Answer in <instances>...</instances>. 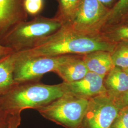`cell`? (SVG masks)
I'll use <instances>...</instances> for the list:
<instances>
[{
  "instance_id": "cell-20",
  "label": "cell",
  "mask_w": 128,
  "mask_h": 128,
  "mask_svg": "<svg viewBox=\"0 0 128 128\" xmlns=\"http://www.w3.org/2000/svg\"><path fill=\"white\" fill-rule=\"evenodd\" d=\"M12 115L5 110L0 98V128H8Z\"/></svg>"
},
{
  "instance_id": "cell-11",
  "label": "cell",
  "mask_w": 128,
  "mask_h": 128,
  "mask_svg": "<svg viewBox=\"0 0 128 128\" xmlns=\"http://www.w3.org/2000/svg\"><path fill=\"white\" fill-rule=\"evenodd\" d=\"M82 58L89 72L104 78L114 67L109 52L97 51L82 55Z\"/></svg>"
},
{
  "instance_id": "cell-21",
  "label": "cell",
  "mask_w": 128,
  "mask_h": 128,
  "mask_svg": "<svg viewBox=\"0 0 128 128\" xmlns=\"http://www.w3.org/2000/svg\"><path fill=\"white\" fill-rule=\"evenodd\" d=\"M111 98L120 110L128 107V90L121 94Z\"/></svg>"
},
{
  "instance_id": "cell-12",
  "label": "cell",
  "mask_w": 128,
  "mask_h": 128,
  "mask_svg": "<svg viewBox=\"0 0 128 128\" xmlns=\"http://www.w3.org/2000/svg\"><path fill=\"white\" fill-rule=\"evenodd\" d=\"M104 83L108 96H118L128 90V74L123 69L114 66L105 76Z\"/></svg>"
},
{
  "instance_id": "cell-1",
  "label": "cell",
  "mask_w": 128,
  "mask_h": 128,
  "mask_svg": "<svg viewBox=\"0 0 128 128\" xmlns=\"http://www.w3.org/2000/svg\"><path fill=\"white\" fill-rule=\"evenodd\" d=\"M116 44L107 40L101 34H81L63 25L58 31L41 40L33 48L17 52L25 56H59L84 55L97 51L112 53Z\"/></svg>"
},
{
  "instance_id": "cell-3",
  "label": "cell",
  "mask_w": 128,
  "mask_h": 128,
  "mask_svg": "<svg viewBox=\"0 0 128 128\" xmlns=\"http://www.w3.org/2000/svg\"><path fill=\"white\" fill-rule=\"evenodd\" d=\"M62 26V22L55 17H36L15 26L0 40V44L16 52L25 50L58 31Z\"/></svg>"
},
{
  "instance_id": "cell-26",
  "label": "cell",
  "mask_w": 128,
  "mask_h": 128,
  "mask_svg": "<svg viewBox=\"0 0 128 128\" xmlns=\"http://www.w3.org/2000/svg\"><path fill=\"white\" fill-rule=\"evenodd\" d=\"M126 22L128 23V17L127 18V20H126Z\"/></svg>"
},
{
  "instance_id": "cell-19",
  "label": "cell",
  "mask_w": 128,
  "mask_h": 128,
  "mask_svg": "<svg viewBox=\"0 0 128 128\" xmlns=\"http://www.w3.org/2000/svg\"><path fill=\"white\" fill-rule=\"evenodd\" d=\"M110 128H128V107L120 110Z\"/></svg>"
},
{
  "instance_id": "cell-14",
  "label": "cell",
  "mask_w": 128,
  "mask_h": 128,
  "mask_svg": "<svg viewBox=\"0 0 128 128\" xmlns=\"http://www.w3.org/2000/svg\"><path fill=\"white\" fill-rule=\"evenodd\" d=\"M58 10L55 18L62 22L63 25L70 20L81 0H56Z\"/></svg>"
},
{
  "instance_id": "cell-17",
  "label": "cell",
  "mask_w": 128,
  "mask_h": 128,
  "mask_svg": "<svg viewBox=\"0 0 128 128\" xmlns=\"http://www.w3.org/2000/svg\"><path fill=\"white\" fill-rule=\"evenodd\" d=\"M101 34L107 40L112 43L117 44L122 42L128 43V25L111 28Z\"/></svg>"
},
{
  "instance_id": "cell-2",
  "label": "cell",
  "mask_w": 128,
  "mask_h": 128,
  "mask_svg": "<svg viewBox=\"0 0 128 128\" xmlns=\"http://www.w3.org/2000/svg\"><path fill=\"white\" fill-rule=\"evenodd\" d=\"M64 94L63 82L47 85L33 81L15 84L0 98L5 110L12 115L27 109L37 110Z\"/></svg>"
},
{
  "instance_id": "cell-6",
  "label": "cell",
  "mask_w": 128,
  "mask_h": 128,
  "mask_svg": "<svg viewBox=\"0 0 128 128\" xmlns=\"http://www.w3.org/2000/svg\"><path fill=\"white\" fill-rule=\"evenodd\" d=\"M14 71L16 84L38 81L45 74L54 72L68 55L59 56H25L17 52Z\"/></svg>"
},
{
  "instance_id": "cell-22",
  "label": "cell",
  "mask_w": 128,
  "mask_h": 128,
  "mask_svg": "<svg viewBox=\"0 0 128 128\" xmlns=\"http://www.w3.org/2000/svg\"><path fill=\"white\" fill-rule=\"evenodd\" d=\"M21 114L13 115L10 123L9 128H18L21 122Z\"/></svg>"
},
{
  "instance_id": "cell-10",
  "label": "cell",
  "mask_w": 128,
  "mask_h": 128,
  "mask_svg": "<svg viewBox=\"0 0 128 128\" xmlns=\"http://www.w3.org/2000/svg\"><path fill=\"white\" fill-rule=\"evenodd\" d=\"M89 72L82 58V55H68L56 69L54 73L64 82H72L82 79Z\"/></svg>"
},
{
  "instance_id": "cell-7",
  "label": "cell",
  "mask_w": 128,
  "mask_h": 128,
  "mask_svg": "<svg viewBox=\"0 0 128 128\" xmlns=\"http://www.w3.org/2000/svg\"><path fill=\"white\" fill-rule=\"evenodd\" d=\"M119 111L106 93L92 97L78 128H110Z\"/></svg>"
},
{
  "instance_id": "cell-13",
  "label": "cell",
  "mask_w": 128,
  "mask_h": 128,
  "mask_svg": "<svg viewBox=\"0 0 128 128\" xmlns=\"http://www.w3.org/2000/svg\"><path fill=\"white\" fill-rule=\"evenodd\" d=\"M17 56V52H14L0 58V96L16 84L14 71Z\"/></svg>"
},
{
  "instance_id": "cell-8",
  "label": "cell",
  "mask_w": 128,
  "mask_h": 128,
  "mask_svg": "<svg viewBox=\"0 0 128 128\" xmlns=\"http://www.w3.org/2000/svg\"><path fill=\"white\" fill-rule=\"evenodd\" d=\"M104 78L88 72L82 79L72 82H63L66 94L87 99L106 94Z\"/></svg>"
},
{
  "instance_id": "cell-9",
  "label": "cell",
  "mask_w": 128,
  "mask_h": 128,
  "mask_svg": "<svg viewBox=\"0 0 128 128\" xmlns=\"http://www.w3.org/2000/svg\"><path fill=\"white\" fill-rule=\"evenodd\" d=\"M24 0H0V40L18 23L27 20Z\"/></svg>"
},
{
  "instance_id": "cell-25",
  "label": "cell",
  "mask_w": 128,
  "mask_h": 128,
  "mask_svg": "<svg viewBox=\"0 0 128 128\" xmlns=\"http://www.w3.org/2000/svg\"><path fill=\"white\" fill-rule=\"evenodd\" d=\"M124 70L126 73H127L128 74V68H127L124 69Z\"/></svg>"
},
{
  "instance_id": "cell-16",
  "label": "cell",
  "mask_w": 128,
  "mask_h": 128,
  "mask_svg": "<svg viewBox=\"0 0 128 128\" xmlns=\"http://www.w3.org/2000/svg\"><path fill=\"white\" fill-rule=\"evenodd\" d=\"M111 56L115 67L125 69L128 68V43L120 42L117 43Z\"/></svg>"
},
{
  "instance_id": "cell-5",
  "label": "cell",
  "mask_w": 128,
  "mask_h": 128,
  "mask_svg": "<svg viewBox=\"0 0 128 128\" xmlns=\"http://www.w3.org/2000/svg\"><path fill=\"white\" fill-rule=\"evenodd\" d=\"M110 10L98 0H81L68 23L63 25L82 34L99 35L105 26Z\"/></svg>"
},
{
  "instance_id": "cell-18",
  "label": "cell",
  "mask_w": 128,
  "mask_h": 128,
  "mask_svg": "<svg viewBox=\"0 0 128 128\" xmlns=\"http://www.w3.org/2000/svg\"><path fill=\"white\" fill-rule=\"evenodd\" d=\"M44 5V0H24V7L28 15L36 16L41 12Z\"/></svg>"
},
{
  "instance_id": "cell-27",
  "label": "cell",
  "mask_w": 128,
  "mask_h": 128,
  "mask_svg": "<svg viewBox=\"0 0 128 128\" xmlns=\"http://www.w3.org/2000/svg\"><path fill=\"white\" fill-rule=\"evenodd\" d=\"M9 125H10V124H9ZM8 128H9V127H8Z\"/></svg>"
},
{
  "instance_id": "cell-4",
  "label": "cell",
  "mask_w": 128,
  "mask_h": 128,
  "mask_svg": "<svg viewBox=\"0 0 128 128\" xmlns=\"http://www.w3.org/2000/svg\"><path fill=\"white\" fill-rule=\"evenodd\" d=\"M89 99L66 94L37 110L45 119L66 128H78Z\"/></svg>"
},
{
  "instance_id": "cell-24",
  "label": "cell",
  "mask_w": 128,
  "mask_h": 128,
  "mask_svg": "<svg viewBox=\"0 0 128 128\" xmlns=\"http://www.w3.org/2000/svg\"><path fill=\"white\" fill-rule=\"evenodd\" d=\"M12 50L0 44V58L14 52Z\"/></svg>"
},
{
  "instance_id": "cell-23",
  "label": "cell",
  "mask_w": 128,
  "mask_h": 128,
  "mask_svg": "<svg viewBox=\"0 0 128 128\" xmlns=\"http://www.w3.org/2000/svg\"><path fill=\"white\" fill-rule=\"evenodd\" d=\"M106 8L110 10L116 4L118 0H98Z\"/></svg>"
},
{
  "instance_id": "cell-15",
  "label": "cell",
  "mask_w": 128,
  "mask_h": 128,
  "mask_svg": "<svg viewBox=\"0 0 128 128\" xmlns=\"http://www.w3.org/2000/svg\"><path fill=\"white\" fill-rule=\"evenodd\" d=\"M128 17V0H118L110 10L105 25H116Z\"/></svg>"
}]
</instances>
